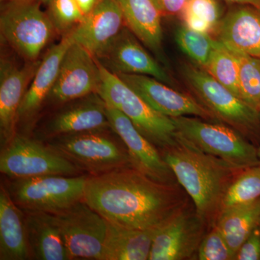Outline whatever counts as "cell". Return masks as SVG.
Listing matches in <instances>:
<instances>
[{
  "label": "cell",
  "mask_w": 260,
  "mask_h": 260,
  "mask_svg": "<svg viewBox=\"0 0 260 260\" xmlns=\"http://www.w3.org/2000/svg\"><path fill=\"white\" fill-rule=\"evenodd\" d=\"M185 190L127 167L88 176L83 200L108 222L150 230L188 207Z\"/></svg>",
  "instance_id": "1"
},
{
  "label": "cell",
  "mask_w": 260,
  "mask_h": 260,
  "mask_svg": "<svg viewBox=\"0 0 260 260\" xmlns=\"http://www.w3.org/2000/svg\"><path fill=\"white\" fill-rule=\"evenodd\" d=\"M161 155L196 213L208 226H215L228 189L243 170L205 153L178 133L175 144L162 150Z\"/></svg>",
  "instance_id": "2"
},
{
  "label": "cell",
  "mask_w": 260,
  "mask_h": 260,
  "mask_svg": "<svg viewBox=\"0 0 260 260\" xmlns=\"http://www.w3.org/2000/svg\"><path fill=\"white\" fill-rule=\"evenodd\" d=\"M99 62L102 83L98 93L107 105L127 116L137 129L160 150L175 144L177 129L172 118L155 110L117 75Z\"/></svg>",
  "instance_id": "3"
},
{
  "label": "cell",
  "mask_w": 260,
  "mask_h": 260,
  "mask_svg": "<svg viewBox=\"0 0 260 260\" xmlns=\"http://www.w3.org/2000/svg\"><path fill=\"white\" fill-rule=\"evenodd\" d=\"M0 14L2 37L28 61L38 60L57 34L47 12L38 0H9Z\"/></svg>",
  "instance_id": "4"
},
{
  "label": "cell",
  "mask_w": 260,
  "mask_h": 260,
  "mask_svg": "<svg viewBox=\"0 0 260 260\" xmlns=\"http://www.w3.org/2000/svg\"><path fill=\"white\" fill-rule=\"evenodd\" d=\"M172 119L177 133L205 153L240 170L259 165L257 149L230 126L194 116Z\"/></svg>",
  "instance_id": "5"
},
{
  "label": "cell",
  "mask_w": 260,
  "mask_h": 260,
  "mask_svg": "<svg viewBox=\"0 0 260 260\" xmlns=\"http://www.w3.org/2000/svg\"><path fill=\"white\" fill-rule=\"evenodd\" d=\"M109 129L54 137L47 145L90 176L133 167L127 150L108 134Z\"/></svg>",
  "instance_id": "6"
},
{
  "label": "cell",
  "mask_w": 260,
  "mask_h": 260,
  "mask_svg": "<svg viewBox=\"0 0 260 260\" xmlns=\"http://www.w3.org/2000/svg\"><path fill=\"white\" fill-rule=\"evenodd\" d=\"M87 178L46 175L12 179L6 189L24 211L55 214L83 200Z\"/></svg>",
  "instance_id": "7"
},
{
  "label": "cell",
  "mask_w": 260,
  "mask_h": 260,
  "mask_svg": "<svg viewBox=\"0 0 260 260\" xmlns=\"http://www.w3.org/2000/svg\"><path fill=\"white\" fill-rule=\"evenodd\" d=\"M183 74L200 102L217 120L243 135L256 134L260 127V112L217 81L206 70L185 65Z\"/></svg>",
  "instance_id": "8"
},
{
  "label": "cell",
  "mask_w": 260,
  "mask_h": 260,
  "mask_svg": "<svg viewBox=\"0 0 260 260\" xmlns=\"http://www.w3.org/2000/svg\"><path fill=\"white\" fill-rule=\"evenodd\" d=\"M0 172L11 179L46 175L78 176L80 170L49 145L15 134L2 148Z\"/></svg>",
  "instance_id": "9"
},
{
  "label": "cell",
  "mask_w": 260,
  "mask_h": 260,
  "mask_svg": "<svg viewBox=\"0 0 260 260\" xmlns=\"http://www.w3.org/2000/svg\"><path fill=\"white\" fill-rule=\"evenodd\" d=\"M70 259L102 260L107 220L84 200L54 214Z\"/></svg>",
  "instance_id": "10"
},
{
  "label": "cell",
  "mask_w": 260,
  "mask_h": 260,
  "mask_svg": "<svg viewBox=\"0 0 260 260\" xmlns=\"http://www.w3.org/2000/svg\"><path fill=\"white\" fill-rule=\"evenodd\" d=\"M102 83L99 60L83 46L73 42L65 52L59 73L47 101L63 105L98 93Z\"/></svg>",
  "instance_id": "11"
},
{
  "label": "cell",
  "mask_w": 260,
  "mask_h": 260,
  "mask_svg": "<svg viewBox=\"0 0 260 260\" xmlns=\"http://www.w3.org/2000/svg\"><path fill=\"white\" fill-rule=\"evenodd\" d=\"M206 222L188 207L159 228L153 238L149 260H183L198 254L206 234Z\"/></svg>",
  "instance_id": "12"
},
{
  "label": "cell",
  "mask_w": 260,
  "mask_h": 260,
  "mask_svg": "<svg viewBox=\"0 0 260 260\" xmlns=\"http://www.w3.org/2000/svg\"><path fill=\"white\" fill-rule=\"evenodd\" d=\"M121 78L157 112L170 118L189 116L218 121L213 113L194 98L177 91L153 77L118 73Z\"/></svg>",
  "instance_id": "13"
},
{
  "label": "cell",
  "mask_w": 260,
  "mask_h": 260,
  "mask_svg": "<svg viewBox=\"0 0 260 260\" xmlns=\"http://www.w3.org/2000/svg\"><path fill=\"white\" fill-rule=\"evenodd\" d=\"M107 109L111 129L125 145L133 167L155 180L177 184L174 172L161 153H159L157 147L145 138L120 111L108 105Z\"/></svg>",
  "instance_id": "14"
},
{
  "label": "cell",
  "mask_w": 260,
  "mask_h": 260,
  "mask_svg": "<svg viewBox=\"0 0 260 260\" xmlns=\"http://www.w3.org/2000/svg\"><path fill=\"white\" fill-rule=\"evenodd\" d=\"M140 42L127 27L124 26L111 44L97 56L98 60L115 74L147 75L174 86L175 82L172 77Z\"/></svg>",
  "instance_id": "15"
},
{
  "label": "cell",
  "mask_w": 260,
  "mask_h": 260,
  "mask_svg": "<svg viewBox=\"0 0 260 260\" xmlns=\"http://www.w3.org/2000/svg\"><path fill=\"white\" fill-rule=\"evenodd\" d=\"M41 60L18 67L9 59L0 61V138L2 148L14 138L18 114L29 84Z\"/></svg>",
  "instance_id": "16"
},
{
  "label": "cell",
  "mask_w": 260,
  "mask_h": 260,
  "mask_svg": "<svg viewBox=\"0 0 260 260\" xmlns=\"http://www.w3.org/2000/svg\"><path fill=\"white\" fill-rule=\"evenodd\" d=\"M47 121L45 137L50 139L61 135L111 129L107 104L98 93L64 104Z\"/></svg>",
  "instance_id": "17"
},
{
  "label": "cell",
  "mask_w": 260,
  "mask_h": 260,
  "mask_svg": "<svg viewBox=\"0 0 260 260\" xmlns=\"http://www.w3.org/2000/svg\"><path fill=\"white\" fill-rule=\"evenodd\" d=\"M124 23L122 10L116 0H101L70 34L73 42L97 57L119 34Z\"/></svg>",
  "instance_id": "18"
},
{
  "label": "cell",
  "mask_w": 260,
  "mask_h": 260,
  "mask_svg": "<svg viewBox=\"0 0 260 260\" xmlns=\"http://www.w3.org/2000/svg\"><path fill=\"white\" fill-rule=\"evenodd\" d=\"M73 42L70 34L62 36L60 42L52 46L41 60L20 104L18 124L32 122L40 112L55 83L63 56Z\"/></svg>",
  "instance_id": "19"
},
{
  "label": "cell",
  "mask_w": 260,
  "mask_h": 260,
  "mask_svg": "<svg viewBox=\"0 0 260 260\" xmlns=\"http://www.w3.org/2000/svg\"><path fill=\"white\" fill-rule=\"evenodd\" d=\"M218 39L234 52L260 58V8L237 5L222 19Z\"/></svg>",
  "instance_id": "20"
},
{
  "label": "cell",
  "mask_w": 260,
  "mask_h": 260,
  "mask_svg": "<svg viewBox=\"0 0 260 260\" xmlns=\"http://www.w3.org/2000/svg\"><path fill=\"white\" fill-rule=\"evenodd\" d=\"M120 5L126 26L140 42L165 61L162 54L164 16L158 0H116Z\"/></svg>",
  "instance_id": "21"
},
{
  "label": "cell",
  "mask_w": 260,
  "mask_h": 260,
  "mask_svg": "<svg viewBox=\"0 0 260 260\" xmlns=\"http://www.w3.org/2000/svg\"><path fill=\"white\" fill-rule=\"evenodd\" d=\"M25 232L30 256L38 260H70L54 214L26 212Z\"/></svg>",
  "instance_id": "22"
},
{
  "label": "cell",
  "mask_w": 260,
  "mask_h": 260,
  "mask_svg": "<svg viewBox=\"0 0 260 260\" xmlns=\"http://www.w3.org/2000/svg\"><path fill=\"white\" fill-rule=\"evenodd\" d=\"M12 200L6 187L0 189V259H30L25 215Z\"/></svg>",
  "instance_id": "23"
},
{
  "label": "cell",
  "mask_w": 260,
  "mask_h": 260,
  "mask_svg": "<svg viewBox=\"0 0 260 260\" xmlns=\"http://www.w3.org/2000/svg\"><path fill=\"white\" fill-rule=\"evenodd\" d=\"M158 229L141 230L107 221L102 260L149 259Z\"/></svg>",
  "instance_id": "24"
},
{
  "label": "cell",
  "mask_w": 260,
  "mask_h": 260,
  "mask_svg": "<svg viewBox=\"0 0 260 260\" xmlns=\"http://www.w3.org/2000/svg\"><path fill=\"white\" fill-rule=\"evenodd\" d=\"M259 220L260 199L220 211L215 226L223 234L234 257L249 234L259 226Z\"/></svg>",
  "instance_id": "25"
},
{
  "label": "cell",
  "mask_w": 260,
  "mask_h": 260,
  "mask_svg": "<svg viewBox=\"0 0 260 260\" xmlns=\"http://www.w3.org/2000/svg\"><path fill=\"white\" fill-rule=\"evenodd\" d=\"M222 15L217 0H188L180 16L183 25L188 28L211 34L218 30Z\"/></svg>",
  "instance_id": "26"
},
{
  "label": "cell",
  "mask_w": 260,
  "mask_h": 260,
  "mask_svg": "<svg viewBox=\"0 0 260 260\" xmlns=\"http://www.w3.org/2000/svg\"><path fill=\"white\" fill-rule=\"evenodd\" d=\"M205 70L217 81L242 99L239 88V65L237 54L218 40Z\"/></svg>",
  "instance_id": "27"
},
{
  "label": "cell",
  "mask_w": 260,
  "mask_h": 260,
  "mask_svg": "<svg viewBox=\"0 0 260 260\" xmlns=\"http://www.w3.org/2000/svg\"><path fill=\"white\" fill-rule=\"evenodd\" d=\"M175 39L182 52L203 69L208 66L218 43L210 34L192 30L184 25L177 29Z\"/></svg>",
  "instance_id": "28"
},
{
  "label": "cell",
  "mask_w": 260,
  "mask_h": 260,
  "mask_svg": "<svg viewBox=\"0 0 260 260\" xmlns=\"http://www.w3.org/2000/svg\"><path fill=\"white\" fill-rule=\"evenodd\" d=\"M260 199V164L242 171L225 195L221 210Z\"/></svg>",
  "instance_id": "29"
},
{
  "label": "cell",
  "mask_w": 260,
  "mask_h": 260,
  "mask_svg": "<svg viewBox=\"0 0 260 260\" xmlns=\"http://www.w3.org/2000/svg\"><path fill=\"white\" fill-rule=\"evenodd\" d=\"M236 54L239 60L241 98L259 111L260 58L239 53Z\"/></svg>",
  "instance_id": "30"
},
{
  "label": "cell",
  "mask_w": 260,
  "mask_h": 260,
  "mask_svg": "<svg viewBox=\"0 0 260 260\" xmlns=\"http://www.w3.org/2000/svg\"><path fill=\"white\" fill-rule=\"evenodd\" d=\"M47 5L48 15L61 37L73 31L85 19L75 0H49Z\"/></svg>",
  "instance_id": "31"
},
{
  "label": "cell",
  "mask_w": 260,
  "mask_h": 260,
  "mask_svg": "<svg viewBox=\"0 0 260 260\" xmlns=\"http://www.w3.org/2000/svg\"><path fill=\"white\" fill-rule=\"evenodd\" d=\"M200 260H233L234 255L223 234L216 226L205 234L198 251Z\"/></svg>",
  "instance_id": "32"
},
{
  "label": "cell",
  "mask_w": 260,
  "mask_h": 260,
  "mask_svg": "<svg viewBox=\"0 0 260 260\" xmlns=\"http://www.w3.org/2000/svg\"><path fill=\"white\" fill-rule=\"evenodd\" d=\"M234 259H260V228H255L239 248Z\"/></svg>",
  "instance_id": "33"
},
{
  "label": "cell",
  "mask_w": 260,
  "mask_h": 260,
  "mask_svg": "<svg viewBox=\"0 0 260 260\" xmlns=\"http://www.w3.org/2000/svg\"><path fill=\"white\" fill-rule=\"evenodd\" d=\"M188 0H158L164 15H180Z\"/></svg>",
  "instance_id": "34"
},
{
  "label": "cell",
  "mask_w": 260,
  "mask_h": 260,
  "mask_svg": "<svg viewBox=\"0 0 260 260\" xmlns=\"http://www.w3.org/2000/svg\"><path fill=\"white\" fill-rule=\"evenodd\" d=\"M100 1L101 0H75L85 18L95 9Z\"/></svg>",
  "instance_id": "35"
},
{
  "label": "cell",
  "mask_w": 260,
  "mask_h": 260,
  "mask_svg": "<svg viewBox=\"0 0 260 260\" xmlns=\"http://www.w3.org/2000/svg\"><path fill=\"white\" fill-rule=\"evenodd\" d=\"M228 3L237 5H250L260 8V0H223Z\"/></svg>",
  "instance_id": "36"
},
{
  "label": "cell",
  "mask_w": 260,
  "mask_h": 260,
  "mask_svg": "<svg viewBox=\"0 0 260 260\" xmlns=\"http://www.w3.org/2000/svg\"><path fill=\"white\" fill-rule=\"evenodd\" d=\"M38 1L40 2L42 4L47 5L49 3V0H38Z\"/></svg>",
  "instance_id": "37"
},
{
  "label": "cell",
  "mask_w": 260,
  "mask_h": 260,
  "mask_svg": "<svg viewBox=\"0 0 260 260\" xmlns=\"http://www.w3.org/2000/svg\"><path fill=\"white\" fill-rule=\"evenodd\" d=\"M259 112H260V109H259ZM256 149H257L258 158H259V159L260 160V145L259 146V148H256Z\"/></svg>",
  "instance_id": "38"
},
{
  "label": "cell",
  "mask_w": 260,
  "mask_h": 260,
  "mask_svg": "<svg viewBox=\"0 0 260 260\" xmlns=\"http://www.w3.org/2000/svg\"><path fill=\"white\" fill-rule=\"evenodd\" d=\"M1 1V3H5V2L9 1V0H0Z\"/></svg>",
  "instance_id": "39"
},
{
  "label": "cell",
  "mask_w": 260,
  "mask_h": 260,
  "mask_svg": "<svg viewBox=\"0 0 260 260\" xmlns=\"http://www.w3.org/2000/svg\"><path fill=\"white\" fill-rule=\"evenodd\" d=\"M259 227L260 228V220H259Z\"/></svg>",
  "instance_id": "40"
}]
</instances>
